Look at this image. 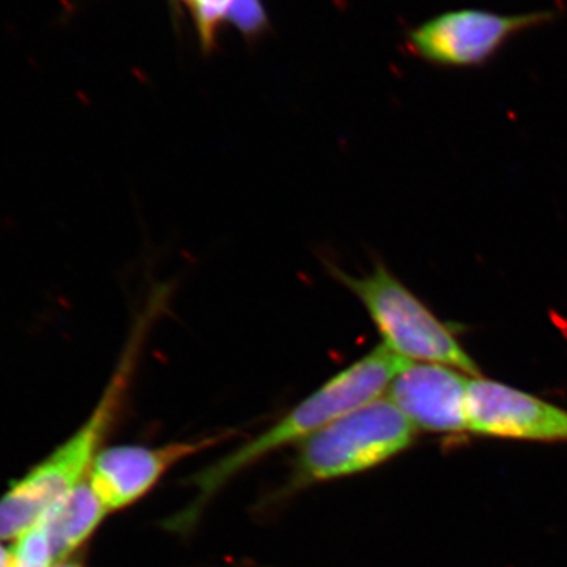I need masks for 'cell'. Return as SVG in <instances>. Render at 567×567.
Masks as SVG:
<instances>
[{
    "label": "cell",
    "instance_id": "cell-1",
    "mask_svg": "<svg viewBox=\"0 0 567 567\" xmlns=\"http://www.w3.org/2000/svg\"><path fill=\"white\" fill-rule=\"evenodd\" d=\"M406 363L409 361L380 344L328 379L278 423L194 475V498L174 518V528L177 532L192 528L213 496L249 466L282 447L295 443L300 446L339 417L385 398L395 375Z\"/></svg>",
    "mask_w": 567,
    "mask_h": 567
},
{
    "label": "cell",
    "instance_id": "cell-2",
    "mask_svg": "<svg viewBox=\"0 0 567 567\" xmlns=\"http://www.w3.org/2000/svg\"><path fill=\"white\" fill-rule=\"evenodd\" d=\"M158 309L142 306L115 368L110 385L104 390L95 412L50 457L32 468L0 498V540L18 539L40 524L52 506L87 480L93 461L112 424L121 413L133 382L137 360L148 331L158 319Z\"/></svg>",
    "mask_w": 567,
    "mask_h": 567
},
{
    "label": "cell",
    "instance_id": "cell-3",
    "mask_svg": "<svg viewBox=\"0 0 567 567\" xmlns=\"http://www.w3.org/2000/svg\"><path fill=\"white\" fill-rule=\"evenodd\" d=\"M328 270L361 301L382 344L399 358L410 363L451 365L465 374L481 375L453 328L440 320L385 265L377 264L361 276L349 275L331 264Z\"/></svg>",
    "mask_w": 567,
    "mask_h": 567
},
{
    "label": "cell",
    "instance_id": "cell-4",
    "mask_svg": "<svg viewBox=\"0 0 567 567\" xmlns=\"http://www.w3.org/2000/svg\"><path fill=\"white\" fill-rule=\"evenodd\" d=\"M417 432L390 401L382 398L317 432L298 446L295 488L369 472L404 453Z\"/></svg>",
    "mask_w": 567,
    "mask_h": 567
},
{
    "label": "cell",
    "instance_id": "cell-5",
    "mask_svg": "<svg viewBox=\"0 0 567 567\" xmlns=\"http://www.w3.org/2000/svg\"><path fill=\"white\" fill-rule=\"evenodd\" d=\"M551 20L554 11L499 14L480 9L451 10L410 31L409 48L416 58L434 65H483L518 33Z\"/></svg>",
    "mask_w": 567,
    "mask_h": 567
},
{
    "label": "cell",
    "instance_id": "cell-6",
    "mask_svg": "<svg viewBox=\"0 0 567 567\" xmlns=\"http://www.w3.org/2000/svg\"><path fill=\"white\" fill-rule=\"evenodd\" d=\"M468 432L518 442L567 443V409L498 380L473 377Z\"/></svg>",
    "mask_w": 567,
    "mask_h": 567
},
{
    "label": "cell",
    "instance_id": "cell-7",
    "mask_svg": "<svg viewBox=\"0 0 567 567\" xmlns=\"http://www.w3.org/2000/svg\"><path fill=\"white\" fill-rule=\"evenodd\" d=\"M229 434L204 436L163 446L118 445L96 454L89 483L100 502L111 511L123 509L144 498L173 466L210 450Z\"/></svg>",
    "mask_w": 567,
    "mask_h": 567
},
{
    "label": "cell",
    "instance_id": "cell-8",
    "mask_svg": "<svg viewBox=\"0 0 567 567\" xmlns=\"http://www.w3.org/2000/svg\"><path fill=\"white\" fill-rule=\"evenodd\" d=\"M473 377L445 364L406 363L386 398L416 432L458 435L468 432V391Z\"/></svg>",
    "mask_w": 567,
    "mask_h": 567
},
{
    "label": "cell",
    "instance_id": "cell-9",
    "mask_svg": "<svg viewBox=\"0 0 567 567\" xmlns=\"http://www.w3.org/2000/svg\"><path fill=\"white\" fill-rule=\"evenodd\" d=\"M106 514L107 509L93 492L89 477L52 506L40 520L50 544L52 565L73 557Z\"/></svg>",
    "mask_w": 567,
    "mask_h": 567
},
{
    "label": "cell",
    "instance_id": "cell-10",
    "mask_svg": "<svg viewBox=\"0 0 567 567\" xmlns=\"http://www.w3.org/2000/svg\"><path fill=\"white\" fill-rule=\"evenodd\" d=\"M0 567H11V550L0 546Z\"/></svg>",
    "mask_w": 567,
    "mask_h": 567
},
{
    "label": "cell",
    "instance_id": "cell-11",
    "mask_svg": "<svg viewBox=\"0 0 567 567\" xmlns=\"http://www.w3.org/2000/svg\"><path fill=\"white\" fill-rule=\"evenodd\" d=\"M52 567H84V565H82V561L76 559V557H71L65 559V561L55 563V565H52Z\"/></svg>",
    "mask_w": 567,
    "mask_h": 567
},
{
    "label": "cell",
    "instance_id": "cell-12",
    "mask_svg": "<svg viewBox=\"0 0 567 567\" xmlns=\"http://www.w3.org/2000/svg\"><path fill=\"white\" fill-rule=\"evenodd\" d=\"M183 2H185L186 6H188L189 0H183Z\"/></svg>",
    "mask_w": 567,
    "mask_h": 567
}]
</instances>
